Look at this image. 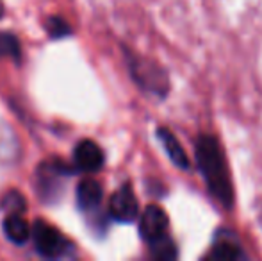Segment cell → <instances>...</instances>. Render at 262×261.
Instances as JSON below:
<instances>
[{
	"mask_svg": "<svg viewBox=\"0 0 262 261\" xmlns=\"http://www.w3.org/2000/svg\"><path fill=\"white\" fill-rule=\"evenodd\" d=\"M210 259H223V261H237L245 259L246 252L243 251L241 244L237 242V238L228 231H220L216 234V240L210 245V251L207 254Z\"/></svg>",
	"mask_w": 262,
	"mask_h": 261,
	"instance_id": "ba28073f",
	"label": "cell"
},
{
	"mask_svg": "<svg viewBox=\"0 0 262 261\" xmlns=\"http://www.w3.org/2000/svg\"><path fill=\"white\" fill-rule=\"evenodd\" d=\"M0 57H11L14 61H20V42L13 32H0Z\"/></svg>",
	"mask_w": 262,
	"mask_h": 261,
	"instance_id": "7c38bea8",
	"label": "cell"
},
{
	"mask_svg": "<svg viewBox=\"0 0 262 261\" xmlns=\"http://www.w3.org/2000/svg\"><path fill=\"white\" fill-rule=\"evenodd\" d=\"M2 209L6 211V215H11V213H24L25 211V198L21 197L20 192L16 190H11L4 195L2 202H0Z\"/></svg>",
	"mask_w": 262,
	"mask_h": 261,
	"instance_id": "4fadbf2b",
	"label": "cell"
},
{
	"mask_svg": "<svg viewBox=\"0 0 262 261\" xmlns=\"http://www.w3.org/2000/svg\"><path fill=\"white\" fill-rule=\"evenodd\" d=\"M70 174H72V170L59 159H50L41 163L36 168L38 197H41L49 204L59 200L62 195V190H64V181L66 177H70Z\"/></svg>",
	"mask_w": 262,
	"mask_h": 261,
	"instance_id": "277c9868",
	"label": "cell"
},
{
	"mask_svg": "<svg viewBox=\"0 0 262 261\" xmlns=\"http://www.w3.org/2000/svg\"><path fill=\"white\" fill-rule=\"evenodd\" d=\"M259 224L262 227V198H260V204H259Z\"/></svg>",
	"mask_w": 262,
	"mask_h": 261,
	"instance_id": "9a60e30c",
	"label": "cell"
},
{
	"mask_svg": "<svg viewBox=\"0 0 262 261\" xmlns=\"http://www.w3.org/2000/svg\"><path fill=\"white\" fill-rule=\"evenodd\" d=\"M75 198L77 204H79L80 211H84L86 215L95 213L102 204V198H104V190L98 181L91 177H86L77 185L75 190Z\"/></svg>",
	"mask_w": 262,
	"mask_h": 261,
	"instance_id": "9c48e42d",
	"label": "cell"
},
{
	"mask_svg": "<svg viewBox=\"0 0 262 261\" xmlns=\"http://www.w3.org/2000/svg\"><path fill=\"white\" fill-rule=\"evenodd\" d=\"M169 220L162 208L152 204L141 213L139 218V233L148 244L150 252L157 259L177 258V245L169 238Z\"/></svg>",
	"mask_w": 262,
	"mask_h": 261,
	"instance_id": "7a4b0ae2",
	"label": "cell"
},
{
	"mask_svg": "<svg viewBox=\"0 0 262 261\" xmlns=\"http://www.w3.org/2000/svg\"><path fill=\"white\" fill-rule=\"evenodd\" d=\"M109 216L120 224H130L139 216V204L132 186L121 185L109 200Z\"/></svg>",
	"mask_w": 262,
	"mask_h": 261,
	"instance_id": "8992f818",
	"label": "cell"
},
{
	"mask_svg": "<svg viewBox=\"0 0 262 261\" xmlns=\"http://www.w3.org/2000/svg\"><path fill=\"white\" fill-rule=\"evenodd\" d=\"M196 163L202 172L207 190L223 208L230 209L234 204V188L230 181L227 157L220 142L210 134H202L196 142Z\"/></svg>",
	"mask_w": 262,
	"mask_h": 261,
	"instance_id": "6da1fadb",
	"label": "cell"
},
{
	"mask_svg": "<svg viewBox=\"0 0 262 261\" xmlns=\"http://www.w3.org/2000/svg\"><path fill=\"white\" fill-rule=\"evenodd\" d=\"M32 242L43 258L59 259V258H72L75 254L73 244L57 229L50 226L45 220H36L32 226Z\"/></svg>",
	"mask_w": 262,
	"mask_h": 261,
	"instance_id": "3957f363",
	"label": "cell"
},
{
	"mask_svg": "<svg viewBox=\"0 0 262 261\" xmlns=\"http://www.w3.org/2000/svg\"><path fill=\"white\" fill-rule=\"evenodd\" d=\"M105 163V154L93 139H80L73 149V165L77 172L97 174Z\"/></svg>",
	"mask_w": 262,
	"mask_h": 261,
	"instance_id": "52a82bcc",
	"label": "cell"
},
{
	"mask_svg": "<svg viewBox=\"0 0 262 261\" xmlns=\"http://www.w3.org/2000/svg\"><path fill=\"white\" fill-rule=\"evenodd\" d=\"M45 29L50 38H54V39L64 38V36L72 34V29H70L68 22H64L61 16H50L49 20L45 22Z\"/></svg>",
	"mask_w": 262,
	"mask_h": 261,
	"instance_id": "5bb4252c",
	"label": "cell"
},
{
	"mask_svg": "<svg viewBox=\"0 0 262 261\" xmlns=\"http://www.w3.org/2000/svg\"><path fill=\"white\" fill-rule=\"evenodd\" d=\"M157 138H159V142L162 143V147H164L169 159L173 161V165H177V167L182 168V170H187V168H189V157H187L182 143L177 139V136L169 129H166V127H159Z\"/></svg>",
	"mask_w": 262,
	"mask_h": 261,
	"instance_id": "30bf717a",
	"label": "cell"
},
{
	"mask_svg": "<svg viewBox=\"0 0 262 261\" xmlns=\"http://www.w3.org/2000/svg\"><path fill=\"white\" fill-rule=\"evenodd\" d=\"M2 14H4V2L0 0V16H2Z\"/></svg>",
	"mask_w": 262,
	"mask_h": 261,
	"instance_id": "2e32d148",
	"label": "cell"
},
{
	"mask_svg": "<svg viewBox=\"0 0 262 261\" xmlns=\"http://www.w3.org/2000/svg\"><path fill=\"white\" fill-rule=\"evenodd\" d=\"M128 66H130V73L136 79V83L145 91H150V93L157 95V97H164L169 91L168 73L154 61L130 56L128 57Z\"/></svg>",
	"mask_w": 262,
	"mask_h": 261,
	"instance_id": "5b68a950",
	"label": "cell"
},
{
	"mask_svg": "<svg viewBox=\"0 0 262 261\" xmlns=\"http://www.w3.org/2000/svg\"><path fill=\"white\" fill-rule=\"evenodd\" d=\"M2 229L7 240L16 245H24L25 242L32 236V227L29 226L27 220L21 216V213L6 215V218H4V222H2Z\"/></svg>",
	"mask_w": 262,
	"mask_h": 261,
	"instance_id": "8fae6325",
	"label": "cell"
}]
</instances>
